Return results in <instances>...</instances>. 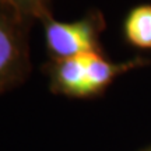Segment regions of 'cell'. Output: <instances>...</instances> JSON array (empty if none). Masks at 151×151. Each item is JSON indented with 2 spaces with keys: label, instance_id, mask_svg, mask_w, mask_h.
Returning <instances> with one entry per match:
<instances>
[{
  "label": "cell",
  "instance_id": "cell-4",
  "mask_svg": "<svg viewBox=\"0 0 151 151\" xmlns=\"http://www.w3.org/2000/svg\"><path fill=\"white\" fill-rule=\"evenodd\" d=\"M143 59H133L124 63H111L102 55H88L86 58L87 69V98L98 95L113 81L116 76L124 71L144 66Z\"/></svg>",
  "mask_w": 151,
  "mask_h": 151
},
{
  "label": "cell",
  "instance_id": "cell-2",
  "mask_svg": "<svg viewBox=\"0 0 151 151\" xmlns=\"http://www.w3.org/2000/svg\"><path fill=\"white\" fill-rule=\"evenodd\" d=\"M31 27V22L0 10V94L21 86L29 76Z\"/></svg>",
  "mask_w": 151,
  "mask_h": 151
},
{
  "label": "cell",
  "instance_id": "cell-3",
  "mask_svg": "<svg viewBox=\"0 0 151 151\" xmlns=\"http://www.w3.org/2000/svg\"><path fill=\"white\" fill-rule=\"evenodd\" d=\"M87 56L49 59L42 70L49 78L50 91L65 97L87 98Z\"/></svg>",
  "mask_w": 151,
  "mask_h": 151
},
{
  "label": "cell",
  "instance_id": "cell-5",
  "mask_svg": "<svg viewBox=\"0 0 151 151\" xmlns=\"http://www.w3.org/2000/svg\"><path fill=\"white\" fill-rule=\"evenodd\" d=\"M124 34L132 45L151 49V6H139L130 11L124 22Z\"/></svg>",
  "mask_w": 151,
  "mask_h": 151
},
{
  "label": "cell",
  "instance_id": "cell-7",
  "mask_svg": "<svg viewBox=\"0 0 151 151\" xmlns=\"http://www.w3.org/2000/svg\"><path fill=\"white\" fill-rule=\"evenodd\" d=\"M148 151H151V150H148Z\"/></svg>",
  "mask_w": 151,
  "mask_h": 151
},
{
  "label": "cell",
  "instance_id": "cell-6",
  "mask_svg": "<svg viewBox=\"0 0 151 151\" xmlns=\"http://www.w3.org/2000/svg\"><path fill=\"white\" fill-rule=\"evenodd\" d=\"M0 10L11 13L31 24L53 17L50 0H0Z\"/></svg>",
  "mask_w": 151,
  "mask_h": 151
},
{
  "label": "cell",
  "instance_id": "cell-1",
  "mask_svg": "<svg viewBox=\"0 0 151 151\" xmlns=\"http://www.w3.org/2000/svg\"><path fill=\"white\" fill-rule=\"evenodd\" d=\"M49 59H69L87 55H101L99 35L105 28L104 17L92 10L71 22L45 18L42 22Z\"/></svg>",
  "mask_w": 151,
  "mask_h": 151
}]
</instances>
